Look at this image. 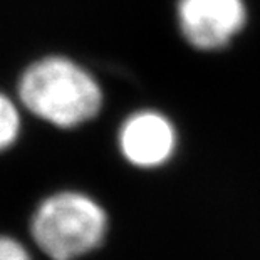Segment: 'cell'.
<instances>
[{"label": "cell", "instance_id": "1", "mask_svg": "<svg viewBox=\"0 0 260 260\" xmlns=\"http://www.w3.org/2000/svg\"><path fill=\"white\" fill-rule=\"evenodd\" d=\"M19 99L36 118L62 129H73L101 113L104 94L89 69L64 56L32 62L19 79Z\"/></svg>", "mask_w": 260, "mask_h": 260}, {"label": "cell", "instance_id": "6", "mask_svg": "<svg viewBox=\"0 0 260 260\" xmlns=\"http://www.w3.org/2000/svg\"><path fill=\"white\" fill-rule=\"evenodd\" d=\"M0 260H32L30 253L19 240L0 237Z\"/></svg>", "mask_w": 260, "mask_h": 260}, {"label": "cell", "instance_id": "4", "mask_svg": "<svg viewBox=\"0 0 260 260\" xmlns=\"http://www.w3.org/2000/svg\"><path fill=\"white\" fill-rule=\"evenodd\" d=\"M118 148L121 156L133 167L154 170L175 156L178 133L168 116L156 109H141L121 123Z\"/></svg>", "mask_w": 260, "mask_h": 260}, {"label": "cell", "instance_id": "3", "mask_svg": "<svg viewBox=\"0 0 260 260\" xmlns=\"http://www.w3.org/2000/svg\"><path fill=\"white\" fill-rule=\"evenodd\" d=\"M245 0H178L176 22L185 41L197 51H222L245 29Z\"/></svg>", "mask_w": 260, "mask_h": 260}, {"label": "cell", "instance_id": "5", "mask_svg": "<svg viewBox=\"0 0 260 260\" xmlns=\"http://www.w3.org/2000/svg\"><path fill=\"white\" fill-rule=\"evenodd\" d=\"M22 129L20 111L7 94L0 92V153L19 140Z\"/></svg>", "mask_w": 260, "mask_h": 260}, {"label": "cell", "instance_id": "2", "mask_svg": "<svg viewBox=\"0 0 260 260\" xmlns=\"http://www.w3.org/2000/svg\"><path fill=\"white\" fill-rule=\"evenodd\" d=\"M106 232V210L92 197L74 190L42 200L30 222L32 239L52 260H74L96 250Z\"/></svg>", "mask_w": 260, "mask_h": 260}]
</instances>
